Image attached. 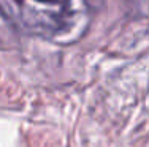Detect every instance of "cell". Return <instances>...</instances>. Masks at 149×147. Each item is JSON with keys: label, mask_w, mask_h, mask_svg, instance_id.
<instances>
[{"label": "cell", "mask_w": 149, "mask_h": 147, "mask_svg": "<svg viewBox=\"0 0 149 147\" xmlns=\"http://www.w3.org/2000/svg\"><path fill=\"white\" fill-rule=\"evenodd\" d=\"M40 2H48V0H40Z\"/></svg>", "instance_id": "obj_1"}]
</instances>
